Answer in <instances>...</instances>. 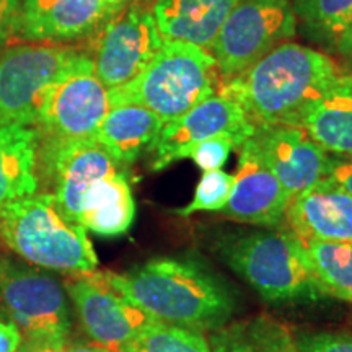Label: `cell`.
I'll return each mask as SVG.
<instances>
[{"instance_id":"6da1fadb","label":"cell","mask_w":352,"mask_h":352,"mask_svg":"<svg viewBox=\"0 0 352 352\" xmlns=\"http://www.w3.org/2000/svg\"><path fill=\"white\" fill-rule=\"evenodd\" d=\"M342 76L344 70L328 54L287 41L227 80L220 95L239 103L256 129L300 127L311 103Z\"/></svg>"},{"instance_id":"7a4b0ae2","label":"cell","mask_w":352,"mask_h":352,"mask_svg":"<svg viewBox=\"0 0 352 352\" xmlns=\"http://www.w3.org/2000/svg\"><path fill=\"white\" fill-rule=\"evenodd\" d=\"M104 280L153 318L204 333L228 323L235 298L206 264L189 258H155Z\"/></svg>"},{"instance_id":"3957f363","label":"cell","mask_w":352,"mask_h":352,"mask_svg":"<svg viewBox=\"0 0 352 352\" xmlns=\"http://www.w3.org/2000/svg\"><path fill=\"white\" fill-rule=\"evenodd\" d=\"M215 252L264 300L292 303L323 297L302 240L292 230L223 232Z\"/></svg>"},{"instance_id":"277c9868","label":"cell","mask_w":352,"mask_h":352,"mask_svg":"<svg viewBox=\"0 0 352 352\" xmlns=\"http://www.w3.org/2000/svg\"><path fill=\"white\" fill-rule=\"evenodd\" d=\"M219 77L217 64L208 50L165 39L134 80L108 90L109 107L138 104L151 109L166 124L217 95Z\"/></svg>"},{"instance_id":"5b68a950","label":"cell","mask_w":352,"mask_h":352,"mask_svg":"<svg viewBox=\"0 0 352 352\" xmlns=\"http://www.w3.org/2000/svg\"><path fill=\"white\" fill-rule=\"evenodd\" d=\"M0 240L44 270L88 274L98 266L87 230L59 212L52 195H34L2 206Z\"/></svg>"},{"instance_id":"8992f818","label":"cell","mask_w":352,"mask_h":352,"mask_svg":"<svg viewBox=\"0 0 352 352\" xmlns=\"http://www.w3.org/2000/svg\"><path fill=\"white\" fill-rule=\"evenodd\" d=\"M297 33L290 0H239L209 52L219 76L232 80Z\"/></svg>"},{"instance_id":"52a82bcc","label":"cell","mask_w":352,"mask_h":352,"mask_svg":"<svg viewBox=\"0 0 352 352\" xmlns=\"http://www.w3.org/2000/svg\"><path fill=\"white\" fill-rule=\"evenodd\" d=\"M0 310L28 340L65 344L70 316L64 287L56 277L0 256Z\"/></svg>"},{"instance_id":"ba28073f","label":"cell","mask_w":352,"mask_h":352,"mask_svg":"<svg viewBox=\"0 0 352 352\" xmlns=\"http://www.w3.org/2000/svg\"><path fill=\"white\" fill-rule=\"evenodd\" d=\"M109 108L108 90L96 77L94 59L78 52L44 94L34 127L44 138H94Z\"/></svg>"},{"instance_id":"9c48e42d","label":"cell","mask_w":352,"mask_h":352,"mask_svg":"<svg viewBox=\"0 0 352 352\" xmlns=\"http://www.w3.org/2000/svg\"><path fill=\"white\" fill-rule=\"evenodd\" d=\"M78 54L47 43L13 44L0 52V121L36 124L46 90Z\"/></svg>"},{"instance_id":"30bf717a","label":"cell","mask_w":352,"mask_h":352,"mask_svg":"<svg viewBox=\"0 0 352 352\" xmlns=\"http://www.w3.org/2000/svg\"><path fill=\"white\" fill-rule=\"evenodd\" d=\"M165 39L158 32L152 6L131 0L98 33L95 74L107 90L134 80L157 56Z\"/></svg>"},{"instance_id":"8fae6325","label":"cell","mask_w":352,"mask_h":352,"mask_svg":"<svg viewBox=\"0 0 352 352\" xmlns=\"http://www.w3.org/2000/svg\"><path fill=\"white\" fill-rule=\"evenodd\" d=\"M38 164L52 188V197L69 222L80 226L82 204L88 189L120 171V166L94 138L57 139L39 135Z\"/></svg>"},{"instance_id":"7c38bea8","label":"cell","mask_w":352,"mask_h":352,"mask_svg":"<svg viewBox=\"0 0 352 352\" xmlns=\"http://www.w3.org/2000/svg\"><path fill=\"white\" fill-rule=\"evenodd\" d=\"M65 290L88 338L113 352H127L139 333L158 321L116 292L103 272L94 271L67 280Z\"/></svg>"},{"instance_id":"4fadbf2b","label":"cell","mask_w":352,"mask_h":352,"mask_svg":"<svg viewBox=\"0 0 352 352\" xmlns=\"http://www.w3.org/2000/svg\"><path fill=\"white\" fill-rule=\"evenodd\" d=\"M256 132L239 103L223 95L201 101L183 116L166 122L152 147V170H165L175 162L188 158V152L202 140L228 135L236 151Z\"/></svg>"},{"instance_id":"5bb4252c","label":"cell","mask_w":352,"mask_h":352,"mask_svg":"<svg viewBox=\"0 0 352 352\" xmlns=\"http://www.w3.org/2000/svg\"><path fill=\"white\" fill-rule=\"evenodd\" d=\"M131 0H21L15 36L60 44L100 33Z\"/></svg>"},{"instance_id":"9a60e30c","label":"cell","mask_w":352,"mask_h":352,"mask_svg":"<svg viewBox=\"0 0 352 352\" xmlns=\"http://www.w3.org/2000/svg\"><path fill=\"white\" fill-rule=\"evenodd\" d=\"M252 142L290 199L331 171L333 158L300 127H261L252 135Z\"/></svg>"},{"instance_id":"2e32d148","label":"cell","mask_w":352,"mask_h":352,"mask_svg":"<svg viewBox=\"0 0 352 352\" xmlns=\"http://www.w3.org/2000/svg\"><path fill=\"white\" fill-rule=\"evenodd\" d=\"M239 171L233 176L223 217L263 228H279L290 202L283 184L267 168L250 138L239 148Z\"/></svg>"},{"instance_id":"e0dca14e","label":"cell","mask_w":352,"mask_h":352,"mask_svg":"<svg viewBox=\"0 0 352 352\" xmlns=\"http://www.w3.org/2000/svg\"><path fill=\"white\" fill-rule=\"evenodd\" d=\"M285 222L300 240L352 241V196L327 176L290 199Z\"/></svg>"},{"instance_id":"ac0fdd59","label":"cell","mask_w":352,"mask_h":352,"mask_svg":"<svg viewBox=\"0 0 352 352\" xmlns=\"http://www.w3.org/2000/svg\"><path fill=\"white\" fill-rule=\"evenodd\" d=\"M239 0H153L152 13L162 38L210 50Z\"/></svg>"},{"instance_id":"d6986e66","label":"cell","mask_w":352,"mask_h":352,"mask_svg":"<svg viewBox=\"0 0 352 352\" xmlns=\"http://www.w3.org/2000/svg\"><path fill=\"white\" fill-rule=\"evenodd\" d=\"M164 121L151 109L138 104L111 107L100 122L94 139L118 166L134 164L144 152H151Z\"/></svg>"},{"instance_id":"ffe728a7","label":"cell","mask_w":352,"mask_h":352,"mask_svg":"<svg viewBox=\"0 0 352 352\" xmlns=\"http://www.w3.org/2000/svg\"><path fill=\"white\" fill-rule=\"evenodd\" d=\"M36 127L0 121V208L38 191Z\"/></svg>"},{"instance_id":"44dd1931","label":"cell","mask_w":352,"mask_h":352,"mask_svg":"<svg viewBox=\"0 0 352 352\" xmlns=\"http://www.w3.org/2000/svg\"><path fill=\"white\" fill-rule=\"evenodd\" d=\"M300 129L323 151L352 158V76L346 74L303 114Z\"/></svg>"},{"instance_id":"7402d4cb","label":"cell","mask_w":352,"mask_h":352,"mask_svg":"<svg viewBox=\"0 0 352 352\" xmlns=\"http://www.w3.org/2000/svg\"><path fill=\"white\" fill-rule=\"evenodd\" d=\"M135 201L122 171L100 179L88 189L82 204L80 226L100 236H120L132 227Z\"/></svg>"},{"instance_id":"603a6c76","label":"cell","mask_w":352,"mask_h":352,"mask_svg":"<svg viewBox=\"0 0 352 352\" xmlns=\"http://www.w3.org/2000/svg\"><path fill=\"white\" fill-rule=\"evenodd\" d=\"M210 352H298L292 331L267 315L228 321L209 336Z\"/></svg>"},{"instance_id":"cb8c5ba5","label":"cell","mask_w":352,"mask_h":352,"mask_svg":"<svg viewBox=\"0 0 352 352\" xmlns=\"http://www.w3.org/2000/svg\"><path fill=\"white\" fill-rule=\"evenodd\" d=\"M323 296L352 303V241L302 240Z\"/></svg>"},{"instance_id":"d4e9b609","label":"cell","mask_w":352,"mask_h":352,"mask_svg":"<svg viewBox=\"0 0 352 352\" xmlns=\"http://www.w3.org/2000/svg\"><path fill=\"white\" fill-rule=\"evenodd\" d=\"M297 25L311 41L336 47L352 15V0H290Z\"/></svg>"},{"instance_id":"484cf974","label":"cell","mask_w":352,"mask_h":352,"mask_svg":"<svg viewBox=\"0 0 352 352\" xmlns=\"http://www.w3.org/2000/svg\"><path fill=\"white\" fill-rule=\"evenodd\" d=\"M127 352H210L202 333L155 321L139 333Z\"/></svg>"},{"instance_id":"4316f807","label":"cell","mask_w":352,"mask_h":352,"mask_svg":"<svg viewBox=\"0 0 352 352\" xmlns=\"http://www.w3.org/2000/svg\"><path fill=\"white\" fill-rule=\"evenodd\" d=\"M233 184V175L222 170L204 171L197 183L195 196L188 206L176 209L175 214L189 217L196 212H220L226 208Z\"/></svg>"},{"instance_id":"83f0119b","label":"cell","mask_w":352,"mask_h":352,"mask_svg":"<svg viewBox=\"0 0 352 352\" xmlns=\"http://www.w3.org/2000/svg\"><path fill=\"white\" fill-rule=\"evenodd\" d=\"M235 148V142L228 135H215L196 144L188 152V158H191L202 171L220 170Z\"/></svg>"},{"instance_id":"f1b7e54d","label":"cell","mask_w":352,"mask_h":352,"mask_svg":"<svg viewBox=\"0 0 352 352\" xmlns=\"http://www.w3.org/2000/svg\"><path fill=\"white\" fill-rule=\"evenodd\" d=\"M298 352H352V334L315 333L297 340Z\"/></svg>"},{"instance_id":"f546056e","label":"cell","mask_w":352,"mask_h":352,"mask_svg":"<svg viewBox=\"0 0 352 352\" xmlns=\"http://www.w3.org/2000/svg\"><path fill=\"white\" fill-rule=\"evenodd\" d=\"M21 0H0V51L15 34Z\"/></svg>"},{"instance_id":"4dcf8cb0","label":"cell","mask_w":352,"mask_h":352,"mask_svg":"<svg viewBox=\"0 0 352 352\" xmlns=\"http://www.w3.org/2000/svg\"><path fill=\"white\" fill-rule=\"evenodd\" d=\"M23 340V334L15 324L0 321V352H16Z\"/></svg>"},{"instance_id":"1f68e13d","label":"cell","mask_w":352,"mask_h":352,"mask_svg":"<svg viewBox=\"0 0 352 352\" xmlns=\"http://www.w3.org/2000/svg\"><path fill=\"white\" fill-rule=\"evenodd\" d=\"M329 176L352 196V162L334 160L333 158Z\"/></svg>"},{"instance_id":"d6a6232c","label":"cell","mask_w":352,"mask_h":352,"mask_svg":"<svg viewBox=\"0 0 352 352\" xmlns=\"http://www.w3.org/2000/svg\"><path fill=\"white\" fill-rule=\"evenodd\" d=\"M65 344H57V342L51 341H41V340H28L21 341V344L16 352H64Z\"/></svg>"},{"instance_id":"836d02e7","label":"cell","mask_w":352,"mask_h":352,"mask_svg":"<svg viewBox=\"0 0 352 352\" xmlns=\"http://www.w3.org/2000/svg\"><path fill=\"white\" fill-rule=\"evenodd\" d=\"M336 50L342 52L344 56L352 57V15L351 19L347 20V23L344 26V30H342V33L340 34V38H338Z\"/></svg>"},{"instance_id":"e575fe53","label":"cell","mask_w":352,"mask_h":352,"mask_svg":"<svg viewBox=\"0 0 352 352\" xmlns=\"http://www.w3.org/2000/svg\"><path fill=\"white\" fill-rule=\"evenodd\" d=\"M64 352H113L107 349V347H101L98 344L94 346H65Z\"/></svg>"}]
</instances>
